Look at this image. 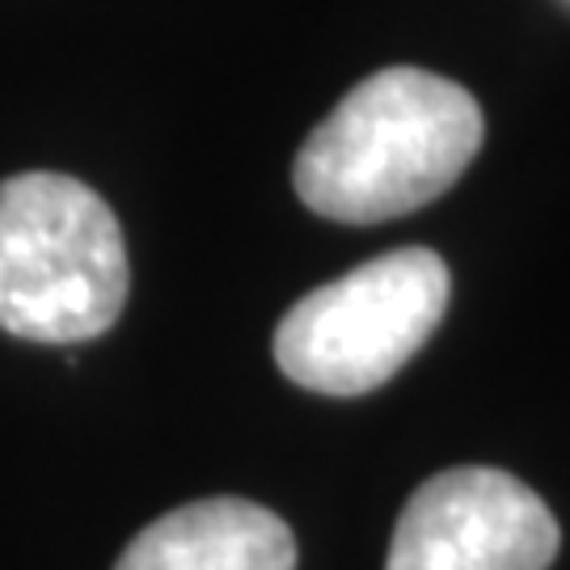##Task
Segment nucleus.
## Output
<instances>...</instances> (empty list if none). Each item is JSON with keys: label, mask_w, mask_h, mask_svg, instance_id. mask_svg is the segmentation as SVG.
<instances>
[{"label": "nucleus", "mask_w": 570, "mask_h": 570, "mask_svg": "<svg viewBox=\"0 0 570 570\" xmlns=\"http://www.w3.org/2000/svg\"><path fill=\"white\" fill-rule=\"evenodd\" d=\"M487 136L482 106L449 77L385 68L360 81L296 153L292 183L308 212L376 225L449 190Z\"/></svg>", "instance_id": "nucleus-1"}, {"label": "nucleus", "mask_w": 570, "mask_h": 570, "mask_svg": "<svg viewBox=\"0 0 570 570\" xmlns=\"http://www.w3.org/2000/svg\"><path fill=\"white\" fill-rule=\"evenodd\" d=\"M131 287L115 212L68 174L0 183V330L30 343H85L119 322Z\"/></svg>", "instance_id": "nucleus-2"}, {"label": "nucleus", "mask_w": 570, "mask_h": 570, "mask_svg": "<svg viewBox=\"0 0 570 570\" xmlns=\"http://www.w3.org/2000/svg\"><path fill=\"white\" fill-rule=\"evenodd\" d=\"M449 296L452 275L440 254L423 245L381 254L287 308L275 330V364L313 393H372L435 334Z\"/></svg>", "instance_id": "nucleus-3"}, {"label": "nucleus", "mask_w": 570, "mask_h": 570, "mask_svg": "<svg viewBox=\"0 0 570 570\" xmlns=\"http://www.w3.org/2000/svg\"><path fill=\"white\" fill-rule=\"evenodd\" d=\"M558 541L537 490L503 469L461 465L410 494L385 570H550Z\"/></svg>", "instance_id": "nucleus-4"}, {"label": "nucleus", "mask_w": 570, "mask_h": 570, "mask_svg": "<svg viewBox=\"0 0 570 570\" xmlns=\"http://www.w3.org/2000/svg\"><path fill=\"white\" fill-rule=\"evenodd\" d=\"M115 570H296V537L263 503L216 494L153 520Z\"/></svg>", "instance_id": "nucleus-5"}]
</instances>
